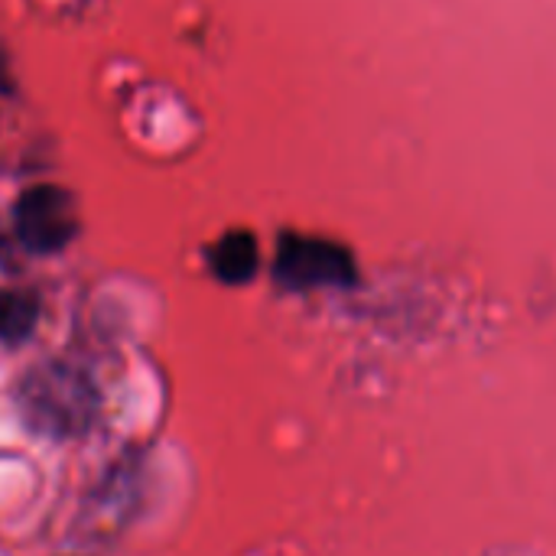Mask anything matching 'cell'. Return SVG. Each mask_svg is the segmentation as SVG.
Instances as JSON below:
<instances>
[{"label": "cell", "instance_id": "cell-1", "mask_svg": "<svg viewBox=\"0 0 556 556\" xmlns=\"http://www.w3.org/2000/svg\"><path fill=\"white\" fill-rule=\"evenodd\" d=\"M20 407L36 433L65 440L91 427L98 414V394L91 381L59 362L33 368L20 384Z\"/></svg>", "mask_w": 556, "mask_h": 556}, {"label": "cell", "instance_id": "cell-2", "mask_svg": "<svg viewBox=\"0 0 556 556\" xmlns=\"http://www.w3.org/2000/svg\"><path fill=\"white\" fill-rule=\"evenodd\" d=\"M13 228L26 251L55 254L78 235L75 199L59 186H33L16 199Z\"/></svg>", "mask_w": 556, "mask_h": 556}, {"label": "cell", "instance_id": "cell-3", "mask_svg": "<svg viewBox=\"0 0 556 556\" xmlns=\"http://www.w3.org/2000/svg\"><path fill=\"white\" fill-rule=\"evenodd\" d=\"M208 264L212 274L225 283H244L251 280L254 267H257V248L254 238L244 231H231L225 238L215 241V248L208 251Z\"/></svg>", "mask_w": 556, "mask_h": 556}, {"label": "cell", "instance_id": "cell-4", "mask_svg": "<svg viewBox=\"0 0 556 556\" xmlns=\"http://www.w3.org/2000/svg\"><path fill=\"white\" fill-rule=\"evenodd\" d=\"M39 323V300L29 290H0V342L20 345Z\"/></svg>", "mask_w": 556, "mask_h": 556}, {"label": "cell", "instance_id": "cell-5", "mask_svg": "<svg viewBox=\"0 0 556 556\" xmlns=\"http://www.w3.org/2000/svg\"><path fill=\"white\" fill-rule=\"evenodd\" d=\"M10 257V244H7V235L0 231V261H7Z\"/></svg>", "mask_w": 556, "mask_h": 556}]
</instances>
